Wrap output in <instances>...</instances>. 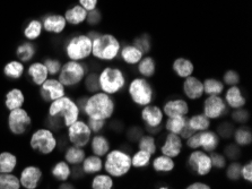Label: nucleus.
I'll return each mask as SVG.
<instances>
[{
  "label": "nucleus",
  "instance_id": "obj_49",
  "mask_svg": "<svg viewBox=\"0 0 252 189\" xmlns=\"http://www.w3.org/2000/svg\"><path fill=\"white\" fill-rule=\"evenodd\" d=\"M209 157H211L213 167H215L217 169H223L225 168V165H226V159L219 153H213Z\"/></svg>",
  "mask_w": 252,
  "mask_h": 189
},
{
  "label": "nucleus",
  "instance_id": "obj_17",
  "mask_svg": "<svg viewBox=\"0 0 252 189\" xmlns=\"http://www.w3.org/2000/svg\"><path fill=\"white\" fill-rule=\"evenodd\" d=\"M141 118L146 123V127L158 128L162 125L163 111L156 106H146L141 111Z\"/></svg>",
  "mask_w": 252,
  "mask_h": 189
},
{
  "label": "nucleus",
  "instance_id": "obj_11",
  "mask_svg": "<svg viewBox=\"0 0 252 189\" xmlns=\"http://www.w3.org/2000/svg\"><path fill=\"white\" fill-rule=\"evenodd\" d=\"M32 122L28 111L20 108V109L11 110L8 115V128L14 135H23L28 127Z\"/></svg>",
  "mask_w": 252,
  "mask_h": 189
},
{
  "label": "nucleus",
  "instance_id": "obj_43",
  "mask_svg": "<svg viewBox=\"0 0 252 189\" xmlns=\"http://www.w3.org/2000/svg\"><path fill=\"white\" fill-rule=\"evenodd\" d=\"M35 53V49L30 42H25L22 45H20L17 49V57L20 58L22 61H29L32 59V57Z\"/></svg>",
  "mask_w": 252,
  "mask_h": 189
},
{
  "label": "nucleus",
  "instance_id": "obj_41",
  "mask_svg": "<svg viewBox=\"0 0 252 189\" xmlns=\"http://www.w3.org/2000/svg\"><path fill=\"white\" fill-rule=\"evenodd\" d=\"M234 137H235L236 144L241 145V146L249 145L252 142L251 130H250V128H248V127H242V128L236 129Z\"/></svg>",
  "mask_w": 252,
  "mask_h": 189
},
{
  "label": "nucleus",
  "instance_id": "obj_45",
  "mask_svg": "<svg viewBox=\"0 0 252 189\" xmlns=\"http://www.w3.org/2000/svg\"><path fill=\"white\" fill-rule=\"evenodd\" d=\"M139 150L146 151L150 154H155L156 152V143L155 138L153 136H143L139 138Z\"/></svg>",
  "mask_w": 252,
  "mask_h": 189
},
{
  "label": "nucleus",
  "instance_id": "obj_37",
  "mask_svg": "<svg viewBox=\"0 0 252 189\" xmlns=\"http://www.w3.org/2000/svg\"><path fill=\"white\" fill-rule=\"evenodd\" d=\"M3 73L7 77L13 79H18L21 78L23 73H24V66L20 61H10L5 66L3 69Z\"/></svg>",
  "mask_w": 252,
  "mask_h": 189
},
{
  "label": "nucleus",
  "instance_id": "obj_57",
  "mask_svg": "<svg viewBox=\"0 0 252 189\" xmlns=\"http://www.w3.org/2000/svg\"><path fill=\"white\" fill-rule=\"evenodd\" d=\"M225 153H226L228 159H236L240 154V150L235 145H230L225 149Z\"/></svg>",
  "mask_w": 252,
  "mask_h": 189
},
{
  "label": "nucleus",
  "instance_id": "obj_48",
  "mask_svg": "<svg viewBox=\"0 0 252 189\" xmlns=\"http://www.w3.org/2000/svg\"><path fill=\"white\" fill-rule=\"evenodd\" d=\"M85 85L90 92H96L100 90V85H98V76L95 74H91L86 78Z\"/></svg>",
  "mask_w": 252,
  "mask_h": 189
},
{
  "label": "nucleus",
  "instance_id": "obj_22",
  "mask_svg": "<svg viewBox=\"0 0 252 189\" xmlns=\"http://www.w3.org/2000/svg\"><path fill=\"white\" fill-rule=\"evenodd\" d=\"M225 100L233 109H241L246 106V99L243 98L241 90L236 85L228 88L226 94H225Z\"/></svg>",
  "mask_w": 252,
  "mask_h": 189
},
{
  "label": "nucleus",
  "instance_id": "obj_50",
  "mask_svg": "<svg viewBox=\"0 0 252 189\" xmlns=\"http://www.w3.org/2000/svg\"><path fill=\"white\" fill-rule=\"evenodd\" d=\"M224 82L230 86H235L236 84L240 82V76L238 73H235L233 71H228L225 73V75H224Z\"/></svg>",
  "mask_w": 252,
  "mask_h": 189
},
{
  "label": "nucleus",
  "instance_id": "obj_46",
  "mask_svg": "<svg viewBox=\"0 0 252 189\" xmlns=\"http://www.w3.org/2000/svg\"><path fill=\"white\" fill-rule=\"evenodd\" d=\"M133 45L139 50V51L143 53H147L150 52L151 50V40H150V37L147 36V34H144V36H141L140 38H137L135 41H133Z\"/></svg>",
  "mask_w": 252,
  "mask_h": 189
},
{
  "label": "nucleus",
  "instance_id": "obj_44",
  "mask_svg": "<svg viewBox=\"0 0 252 189\" xmlns=\"http://www.w3.org/2000/svg\"><path fill=\"white\" fill-rule=\"evenodd\" d=\"M41 31H42L41 22L32 21L28 26H26L24 34L29 40H35V38H37L41 36Z\"/></svg>",
  "mask_w": 252,
  "mask_h": 189
},
{
  "label": "nucleus",
  "instance_id": "obj_61",
  "mask_svg": "<svg viewBox=\"0 0 252 189\" xmlns=\"http://www.w3.org/2000/svg\"><path fill=\"white\" fill-rule=\"evenodd\" d=\"M59 189H75V187L72 186V185H70V184H66V183H64V184L61 185Z\"/></svg>",
  "mask_w": 252,
  "mask_h": 189
},
{
  "label": "nucleus",
  "instance_id": "obj_30",
  "mask_svg": "<svg viewBox=\"0 0 252 189\" xmlns=\"http://www.w3.org/2000/svg\"><path fill=\"white\" fill-rule=\"evenodd\" d=\"M86 154L85 151L82 148H77V146H71L67 150L66 154H64V159H66L67 163L77 165L79 163H83L85 160Z\"/></svg>",
  "mask_w": 252,
  "mask_h": 189
},
{
  "label": "nucleus",
  "instance_id": "obj_60",
  "mask_svg": "<svg viewBox=\"0 0 252 189\" xmlns=\"http://www.w3.org/2000/svg\"><path fill=\"white\" fill-rule=\"evenodd\" d=\"M186 189H212L211 186L205 183H193L191 185H189Z\"/></svg>",
  "mask_w": 252,
  "mask_h": 189
},
{
  "label": "nucleus",
  "instance_id": "obj_34",
  "mask_svg": "<svg viewBox=\"0 0 252 189\" xmlns=\"http://www.w3.org/2000/svg\"><path fill=\"white\" fill-rule=\"evenodd\" d=\"M52 176L59 181H66L70 177L71 170L67 162L60 161L52 168Z\"/></svg>",
  "mask_w": 252,
  "mask_h": 189
},
{
  "label": "nucleus",
  "instance_id": "obj_26",
  "mask_svg": "<svg viewBox=\"0 0 252 189\" xmlns=\"http://www.w3.org/2000/svg\"><path fill=\"white\" fill-rule=\"evenodd\" d=\"M87 17V10L84 9L81 5L72 7V8L68 9L64 15V19L66 22H69L72 25L81 24Z\"/></svg>",
  "mask_w": 252,
  "mask_h": 189
},
{
  "label": "nucleus",
  "instance_id": "obj_58",
  "mask_svg": "<svg viewBox=\"0 0 252 189\" xmlns=\"http://www.w3.org/2000/svg\"><path fill=\"white\" fill-rule=\"evenodd\" d=\"M79 3L84 9L91 11L96 8L97 0H79Z\"/></svg>",
  "mask_w": 252,
  "mask_h": 189
},
{
  "label": "nucleus",
  "instance_id": "obj_56",
  "mask_svg": "<svg viewBox=\"0 0 252 189\" xmlns=\"http://www.w3.org/2000/svg\"><path fill=\"white\" fill-rule=\"evenodd\" d=\"M87 21H89L90 24H97L98 22L101 21V14L96 8L91 10L90 13H87Z\"/></svg>",
  "mask_w": 252,
  "mask_h": 189
},
{
  "label": "nucleus",
  "instance_id": "obj_55",
  "mask_svg": "<svg viewBox=\"0 0 252 189\" xmlns=\"http://www.w3.org/2000/svg\"><path fill=\"white\" fill-rule=\"evenodd\" d=\"M241 177L243 179H246L251 183L252 181V163L251 161L248 162L247 164H244L241 167Z\"/></svg>",
  "mask_w": 252,
  "mask_h": 189
},
{
  "label": "nucleus",
  "instance_id": "obj_13",
  "mask_svg": "<svg viewBox=\"0 0 252 189\" xmlns=\"http://www.w3.org/2000/svg\"><path fill=\"white\" fill-rule=\"evenodd\" d=\"M227 107L220 95H208L204 103V114L208 119H217L226 113Z\"/></svg>",
  "mask_w": 252,
  "mask_h": 189
},
{
  "label": "nucleus",
  "instance_id": "obj_62",
  "mask_svg": "<svg viewBox=\"0 0 252 189\" xmlns=\"http://www.w3.org/2000/svg\"><path fill=\"white\" fill-rule=\"evenodd\" d=\"M159 189H169V188H166V187H162V188H159Z\"/></svg>",
  "mask_w": 252,
  "mask_h": 189
},
{
  "label": "nucleus",
  "instance_id": "obj_8",
  "mask_svg": "<svg viewBox=\"0 0 252 189\" xmlns=\"http://www.w3.org/2000/svg\"><path fill=\"white\" fill-rule=\"evenodd\" d=\"M86 69L78 61H68L60 69L59 82L63 86H75L81 83L85 76Z\"/></svg>",
  "mask_w": 252,
  "mask_h": 189
},
{
  "label": "nucleus",
  "instance_id": "obj_9",
  "mask_svg": "<svg viewBox=\"0 0 252 189\" xmlns=\"http://www.w3.org/2000/svg\"><path fill=\"white\" fill-rule=\"evenodd\" d=\"M67 56L72 61H78L89 57L92 53V40L87 36L72 38L66 47Z\"/></svg>",
  "mask_w": 252,
  "mask_h": 189
},
{
  "label": "nucleus",
  "instance_id": "obj_15",
  "mask_svg": "<svg viewBox=\"0 0 252 189\" xmlns=\"http://www.w3.org/2000/svg\"><path fill=\"white\" fill-rule=\"evenodd\" d=\"M42 179V171L39 167L29 165L21 173V186L26 189H35Z\"/></svg>",
  "mask_w": 252,
  "mask_h": 189
},
{
  "label": "nucleus",
  "instance_id": "obj_6",
  "mask_svg": "<svg viewBox=\"0 0 252 189\" xmlns=\"http://www.w3.org/2000/svg\"><path fill=\"white\" fill-rule=\"evenodd\" d=\"M30 144L34 151L47 155L56 150L57 140L50 129L41 128L34 132L32 137H31Z\"/></svg>",
  "mask_w": 252,
  "mask_h": 189
},
{
  "label": "nucleus",
  "instance_id": "obj_19",
  "mask_svg": "<svg viewBox=\"0 0 252 189\" xmlns=\"http://www.w3.org/2000/svg\"><path fill=\"white\" fill-rule=\"evenodd\" d=\"M182 150V140L179 135L172 134L170 133L166 136V141L164 143V145L162 146V153L163 155L169 156V157H173L178 156L179 154L181 153Z\"/></svg>",
  "mask_w": 252,
  "mask_h": 189
},
{
  "label": "nucleus",
  "instance_id": "obj_18",
  "mask_svg": "<svg viewBox=\"0 0 252 189\" xmlns=\"http://www.w3.org/2000/svg\"><path fill=\"white\" fill-rule=\"evenodd\" d=\"M183 92L191 100L200 99L204 95V85L200 79L194 76L187 77L185 83H183Z\"/></svg>",
  "mask_w": 252,
  "mask_h": 189
},
{
  "label": "nucleus",
  "instance_id": "obj_54",
  "mask_svg": "<svg viewBox=\"0 0 252 189\" xmlns=\"http://www.w3.org/2000/svg\"><path fill=\"white\" fill-rule=\"evenodd\" d=\"M232 117L236 122L243 123L248 120V118H249V113H248V111H244L242 109H236V111L233 113Z\"/></svg>",
  "mask_w": 252,
  "mask_h": 189
},
{
  "label": "nucleus",
  "instance_id": "obj_40",
  "mask_svg": "<svg viewBox=\"0 0 252 189\" xmlns=\"http://www.w3.org/2000/svg\"><path fill=\"white\" fill-rule=\"evenodd\" d=\"M92 189H113L112 177L109 175H97L92 181Z\"/></svg>",
  "mask_w": 252,
  "mask_h": 189
},
{
  "label": "nucleus",
  "instance_id": "obj_38",
  "mask_svg": "<svg viewBox=\"0 0 252 189\" xmlns=\"http://www.w3.org/2000/svg\"><path fill=\"white\" fill-rule=\"evenodd\" d=\"M187 120H188V119H187L186 117L169 118V119H167V121H166L165 128L172 134L180 135V133L182 132V129H183V127L186 126Z\"/></svg>",
  "mask_w": 252,
  "mask_h": 189
},
{
  "label": "nucleus",
  "instance_id": "obj_24",
  "mask_svg": "<svg viewBox=\"0 0 252 189\" xmlns=\"http://www.w3.org/2000/svg\"><path fill=\"white\" fill-rule=\"evenodd\" d=\"M24 101L25 98L23 92L18 90V88H13L6 95V108L9 111L20 109V108L23 107V104H24Z\"/></svg>",
  "mask_w": 252,
  "mask_h": 189
},
{
  "label": "nucleus",
  "instance_id": "obj_59",
  "mask_svg": "<svg viewBox=\"0 0 252 189\" xmlns=\"http://www.w3.org/2000/svg\"><path fill=\"white\" fill-rule=\"evenodd\" d=\"M194 133H197V132H194V130L191 128V127L189 126V123H188V120H187V123H186V126L183 127V129H182V132L180 133V135H181V137L182 138H185V140H188V138L190 137V136H192V135L194 134Z\"/></svg>",
  "mask_w": 252,
  "mask_h": 189
},
{
  "label": "nucleus",
  "instance_id": "obj_7",
  "mask_svg": "<svg viewBox=\"0 0 252 189\" xmlns=\"http://www.w3.org/2000/svg\"><path fill=\"white\" fill-rule=\"evenodd\" d=\"M129 94L137 106L146 107L153 101V87L146 79L135 78L129 85Z\"/></svg>",
  "mask_w": 252,
  "mask_h": 189
},
{
  "label": "nucleus",
  "instance_id": "obj_31",
  "mask_svg": "<svg viewBox=\"0 0 252 189\" xmlns=\"http://www.w3.org/2000/svg\"><path fill=\"white\" fill-rule=\"evenodd\" d=\"M121 57L127 64L135 65L141 60V58H143V53H141L139 50L135 47V45H127V47L122 49Z\"/></svg>",
  "mask_w": 252,
  "mask_h": 189
},
{
  "label": "nucleus",
  "instance_id": "obj_3",
  "mask_svg": "<svg viewBox=\"0 0 252 189\" xmlns=\"http://www.w3.org/2000/svg\"><path fill=\"white\" fill-rule=\"evenodd\" d=\"M120 43L111 34H103L92 40V53L101 60H112L118 56Z\"/></svg>",
  "mask_w": 252,
  "mask_h": 189
},
{
  "label": "nucleus",
  "instance_id": "obj_10",
  "mask_svg": "<svg viewBox=\"0 0 252 189\" xmlns=\"http://www.w3.org/2000/svg\"><path fill=\"white\" fill-rule=\"evenodd\" d=\"M92 132L89 125L82 120H77L68 127V137L69 141L77 148H84L91 141Z\"/></svg>",
  "mask_w": 252,
  "mask_h": 189
},
{
  "label": "nucleus",
  "instance_id": "obj_1",
  "mask_svg": "<svg viewBox=\"0 0 252 189\" xmlns=\"http://www.w3.org/2000/svg\"><path fill=\"white\" fill-rule=\"evenodd\" d=\"M83 111L90 119L106 120L111 118L114 113V101L109 94L104 92H97L86 99Z\"/></svg>",
  "mask_w": 252,
  "mask_h": 189
},
{
  "label": "nucleus",
  "instance_id": "obj_16",
  "mask_svg": "<svg viewBox=\"0 0 252 189\" xmlns=\"http://www.w3.org/2000/svg\"><path fill=\"white\" fill-rule=\"evenodd\" d=\"M189 113V106L185 100L175 99L167 101L163 107V113H165L169 118L174 117H186Z\"/></svg>",
  "mask_w": 252,
  "mask_h": 189
},
{
  "label": "nucleus",
  "instance_id": "obj_2",
  "mask_svg": "<svg viewBox=\"0 0 252 189\" xmlns=\"http://www.w3.org/2000/svg\"><path fill=\"white\" fill-rule=\"evenodd\" d=\"M79 111L81 110H79L77 103H75L66 95L52 101L50 108H49V114L51 117L59 118L66 127H69L78 120Z\"/></svg>",
  "mask_w": 252,
  "mask_h": 189
},
{
  "label": "nucleus",
  "instance_id": "obj_53",
  "mask_svg": "<svg viewBox=\"0 0 252 189\" xmlns=\"http://www.w3.org/2000/svg\"><path fill=\"white\" fill-rule=\"evenodd\" d=\"M187 144H188L189 148L192 149V150L200 149V132L194 133L192 136H190L188 138V142H187Z\"/></svg>",
  "mask_w": 252,
  "mask_h": 189
},
{
  "label": "nucleus",
  "instance_id": "obj_33",
  "mask_svg": "<svg viewBox=\"0 0 252 189\" xmlns=\"http://www.w3.org/2000/svg\"><path fill=\"white\" fill-rule=\"evenodd\" d=\"M175 163L172 157L161 155L158 156L153 162V168L158 172H170L174 169Z\"/></svg>",
  "mask_w": 252,
  "mask_h": 189
},
{
  "label": "nucleus",
  "instance_id": "obj_25",
  "mask_svg": "<svg viewBox=\"0 0 252 189\" xmlns=\"http://www.w3.org/2000/svg\"><path fill=\"white\" fill-rule=\"evenodd\" d=\"M193 69V64L190 60L186 59V58H178L173 63V71L177 73L179 77H182V78L192 76Z\"/></svg>",
  "mask_w": 252,
  "mask_h": 189
},
{
  "label": "nucleus",
  "instance_id": "obj_35",
  "mask_svg": "<svg viewBox=\"0 0 252 189\" xmlns=\"http://www.w3.org/2000/svg\"><path fill=\"white\" fill-rule=\"evenodd\" d=\"M21 181L13 173H0V189H20Z\"/></svg>",
  "mask_w": 252,
  "mask_h": 189
},
{
  "label": "nucleus",
  "instance_id": "obj_20",
  "mask_svg": "<svg viewBox=\"0 0 252 189\" xmlns=\"http://www.w3.org/2000/svg\"><path fill=\"white\" fill-rule=\"evenodd\" d=\"M28 75L31 77V79H32V82L35 85H42L48 79L49 72L44 64L35 63L29 67Z\"/></svg>",
  "mask_w": 252,
  "mask_h": 189
},
{
  "label": "nucleus",
  "instance_id": "obj_42",
  "mask_svg": "<svg viewBox=\"0 0 252 189\" xmlns=\"http://www.w3.org/2000/svg\"><path fill=\"white\" fill-rule=\"evenodd\" d=\"M151 156L152 154L139 150V151L135 153V155L131 157V165H133L135 168L147 167L151 162Z\"/></svg>",
  "mask_w": 252,
  "mask_h": 189
},
{
  "label": "nucleus",
  "instance_id": "obj_51",
  "mask_svg": "<svg viewBox=\"0 0 252 189\" xmlns=\"http://www.w3.org/2000/svg\"><path fill=\"white\" fill-rule=\"evenodd\" d=\"M44 65H45V67H47L48 72L52 75H56L57 73H59L61 69L60 63L58 60H55V59H45Z\"/></svg>",
  "mask_w": 252,
  "mask_h": 189
},
{
  "label": "nucleus",
  "instance_id": "obj_27",
  "mask_svg": "<svg viewBox=\"0 0 252 189\" xmlns=\"http://www.w3.org/2000/svg\"><path fill=\"white\" fill-rule=\"evenodd\" d=\"M91 148L95 155L100 157H102L103 155H106L110 151L109 141L106 140L104 136H101V135H97V136L92 138Z\"/></svg>",
  "mask_w": 252,
  "mask_h": 189
},
{
  "label": "nucleus",
  "instance_id": "obj_32",
  "mask_svg": "<svg viewBox=\"0 0 252 189\" xmlns=\"http://www.w3.org/2000/svg\"><path fill=\"white\" fill-rule=\"evenodd\" d=\"M189 126L194 130V132H204L208 130L211 126V120L206 117L205 114H194L188 120Z\"/></svg>",
  "mask_w": 252,
  "mask_h": 189
},
{
  "label": "nucleus",
  "instance_id": "obj_12",
  "mask_svg": "<svg viewBox=\"0 0 252 189\" xmlns=\"http://www.w3.org/2000/svg\"><path fill=\"white\" fill-rule=\"evenodd\" d=\"M188 164L190 169L199 176L208 175L213 168L211 157L202 151H193L190 154Z\"/></svg>",
  "mask_w": 252,
  "mask_h": 189
},
{
  "label": "nucleus",
  "instance_id": "obj_52",
  "mask_svg": "<svg viewBox=\"0 0 252 189\" xmlns=\"http://www.w3.org/2000/svg\"><path fill=\"white\" fill-rule=\"evenodd\" d=\"M87 125H89L92 133H98L104 128L105 120H97V119L89 118V123H87Z\"/></svg>",
  "mask_w": 252,
  "mask_h": 189
},
{
  "label": "nucleus",
  "instance_id": "obj_28",
  "mask_svg": "<svg viewBox=\"0 0 252 189\" xmlns=\"http://www.w3.org/2000/svg\"><path fill=\"white\" fill-rule=\"evenodd\" d=\"M17 164V157L10 152L0 153V173H11Z\"/></svg>",
  "mask_w": 252,
  "mask_h": 189
},
{
  "label": "nucleus",
  "instance_id": "obj_4",
  "mask_svg": "<svg viewBox=\"0 0 252 189\" xmlns=\"http://www.w3.org/2000/svg\"><path fill=\"white\" fill-rule=\"evenodd\" d=\"M131 167V157L127 153L122 152L120 150H113L106 154L104 169L109 176L119 178V177L127 175L130 171Z\"/></svg>",
  "mask_w": 252,
  "mask_h": 189
},
{
  "label": "nucleus",
  "instance_id": "obj_36",
  "mask_svg": "<svg viewBox=\"0 0 252 189\" xmlns=\"http://www.w3.org/2000/svg\"><path fill=\"white\" fill-rule=\"evenodd\" d=\"M204 93L207 95H220L224 91V84L215 78H207L202 83Z\"/></svg>",
  "mask_w": 252,
  "mask_h": 189
},
{
  "label": "nucleus",
  "instance_id": "obj_47",
  "mask_svg": "<svg viewBox=\"0 0 252 189\" xmlns=\"http://www.w3.org/2000/svg\"><path fill=\"white\" fill-rule=\"evenodd\" d=\"M241 164L239 163H232L231 165H228L227 171H226V176L228 179L231 180H239L240 177H241Z\"/></svg>",
  "mask_w": 252,
  "mask_h": 189
},
{
  "label": "nucleus",
  "instance_id": "obj_14",
  "mask_svg": "<svg viewBox=\"0 0 252 189\" xmlns=\"http://www.w3.org/2000/svg\"><path fill=\"white\" fill-rule=\"evenodd\" d=\"M41 95L45 102H52L64 96V86L58 79H47L41 85Z\"/></svg>",
  "mask_w": 252,
  "mask_h": 189
},
{
  "label": "nucleus",
  "instance_id": "obj_5",
  "mask_svg": "<svg viewBox=\"0 0 252 189\" xmlns=\"http://www.w3.org/2000/svg\"><path fill=\"white\" fill-rule=\"evenodd\" d=\"M98 85L106 94H116L126 85L124 73L119 68L106 67L98 76Z\"/></svg>",
  "mask_w": 252,
  "mask_h": 189
},
{
  "label": "nucleus",
  "instance_id": "obj_23",
  "mask_svg": "<svg viewBox=\"0 0 252 189\" xmlns=\"http://www.w3.org/2000/svg\"><path fill=\"white\" fill-rule=\"evenodd\" d=\"M220 144L219 135L211 130L200 132V148L204 149L205 152H213Z\"/></svg>",
  "mask_w": 252,
  "mask_h": 189
},
{
  "label": "nucleus",
  "instance_id": "obj_39",
  "mask_svg": "<svg viewBox=\"0 0 252 189\" xmlns=\"http://www.w3.org/2000/svg\"><path fill=\"white\" fill-rule=\"evenodd\" d=\"M155 61L151 57H145L139 61L138 71L145 77H152L155 74Z\"/></svg>",
  "mask_w": 252,
  "mask_h": 189
},
{
  "label": "nucleus",
  "instance_id": "obj_21",
  "mask_svg": "<svg viewBox=\"0 0 252 189\" xmlns=\"http://www.w3.org/2000/svg\"><path fill=\"white\" fill-rule=\"evenodd\" d=\"M43 26L47 32L61 33L66 28V19L61 15H49L44 19Z\"/></svg>",
  "mask_w": 252,
  "mask_h": 189
},
{
  "label": "nucleus",
  "instance_id": "obj_29",
  "mask_svg": "<svg viewBox=\"0 0 252 189\" xmlns=\"http://www.w3.org/2000/svg\"><path fill=\"white\" fill-rule=\"evenodd\" d=\"M83 171L85 173H96L101 171L103 169V162L100 156L96 155H91L89 157H85V160L83 161Z\"/></svg>",
  "mask_w": 252,
  "mask_h": 189
}]
</instances>
